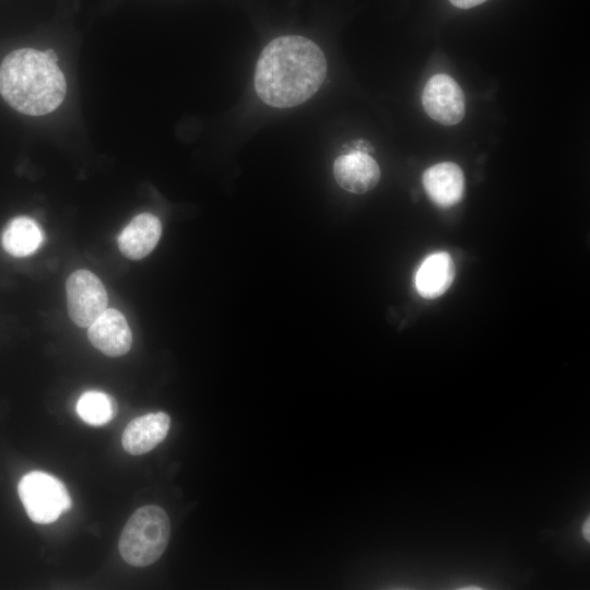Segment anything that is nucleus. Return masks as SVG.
Returning a JSON list of instances; mask_svg holds the SVG:
<instances>
[{"label":"nucleus","mask_w":590,"mask_h":590,"mask_svg":"<svg viewBox=\"0 0 590 590\" xmlns=\"http://www.w3.org/2000/svg\"><path fill=\"white\" fill-rule=\"evenodd\" d=\"M326 74L327 60L316 43L303 36H281L260 54L255 88L266 104L290 108L309 99Z\"/></svg>","instance_id":"1"},{"label":"nucleus","mask_w":590,"mask_h":590,"mask_svg":"<svg viewBox=\"0 0 590 590\" xmlns=\"http://www.w3.org/2000/svg\"><path fill=\"white\" fill-rule=\"evenodd\" d=\"M66 93L64 75L45 51L16 49L0 66V94L24 115L51 113L60 106Z\"/></svg>","instance_id":"2"},{"label":"nucleus","mask_w":590,"mask_h":590,"mask_svg":"<svg viewBox=\"0 0 590 590\" xmlns=\"http://www.w3.org/2000/svg\"><path fill=\"white\" fill-rule=\"evenodd\" d=\"M170 522L166 511L156 505L138 508L125 524L118 543L121 557L134 567L155 563L167 547Z\"/></svg>","instance_id":"3"},{"label":"nucleus","mask_w":590,"mask_h":590,"mask_svg":"<svg viewBox=\"0 0 590 590\" xmlns=\"http://www.w3.org/2000/svg\"><path fill=\"white\" fill-rule=\"evenodd\" d=\"M17 491L27 516L36 523H51L72 506L64 484L43 471H32L23 475Z\"/></svg>","instance_id":"4"},{"label":"nucleus","mask_w":590,"mask_h":590,"mask_svg":"<svg viewBox=\"0 0 590 590\" xmlns=\"http://www.w3.org/2000/svg\"><path fill=\"white\" fill-rule=\"evenodd\" d=\"M66 294L69 316L81 328H88L107 309L106 288L88 270L80 269L69 275Z\"/></svg>","instance_id":"5"},{"label":"nucleus","mask_w":590,"mask_h":590,"mask_svg":"<svg viewBox=\"0 0 590 590\" xmlns=\"http://www.w3.org/2000/svg\"><path fill=\"white\" fill-rule=\"evenodd\" d=\"M422 104L426 114L444 126L460 122L465 114L464 94L450 75H433L424 86Z\"/></svg>","instance_id":"6"},{"label":"nucleus","mask_w":590,"mask_h":590,"mask_svg":"<svg viewBox=\"0 0 590 590\" xmlns=\"http://www.w3.org/2000/svg\"><path fill=\"white\" fill-rule=\"evenodd\" d=\"M90 342L110 357L129 352L132 333L125 316L117 309L107 308L87 330Z\"/></svg>","instance_id":"7"},{"label":"nucleus","mask_w":590,"mask_h":590,"mask_svg":"<svg viewBox=\"0 0 590 590\" xmlns=\"http://www.w3.org/2000/svg\"><path fill=\"white\" fill-rule=\"evenodd\" d=\"M333 175L341 188L352 193L362 194L378 184L380 169L369 154L354 151L343 154L334 161Z\"/></svg>","instance_id":"8"},{"label":"nucleus","mask_w":590,"mask_h":590,"mask_svg":"<svg viewBox=\"0 0 590 590\" xmlns=\"http://www.w3.org/2000/svg\"><path fill=\"white\" fill-rule=\"evenodd\" d=\"M422 179L429 199L441 208L456 205L463 198L464 176L455 163L435 164L424 172Z\"/></svg>","instance_id":"9"},{"label":"nucleus","mask_w":590,"mask_h":590,"mask_svg":"<svg viewBox=\"0 0 590 590\" xmlns=\"http://www.w3.org/2000/svg\"><path fill=\"white\" fill-rule=\"evenodd\" d=\"M169 426L170 417L164 412L135 417L123 430L122 447L133 456L146 453L165 439Z\"/></svg>","instance_id":"10"},{"label":"nucleus","mask_w":590,"mask_h":590,"mask_svg":"<svg viewBox=\"0 0 590 590\" xmlns=\"http://www.w3.org/2000/svg\"><path fill=\"white\" fill-rule=\"evenodd\" d=\"M162 235L160 220L151 213L134 216L118 236L121 253L131 260L146 257L157 245Z\"/></svg>","instance_id":"11"},{"label":"nucleus","mask_w":590,"mask_h":590,"mask_svg":"<svg viewBox=\"0 0 590 590\" xmlns=\"http://www.w3.org/2000/svg\"><path fill=\"white\" fill-rule=\"evenodd\" d=\"M456 269L451 257L445 252H434L426 257L415 274L418 294L426 299L441 296L455 280Z\"/></svg>","instance_id":"12"},{"label":"nucleus","mask_w":590,"mask_h":590,"mask_svg":"<svg viewBox=\"0 0 590 590\" xmlns=\"http://www.w3.org/2000/svg\"><path fill=\"white\" fill-rule=\"evenodd\" d=\"M43 239V232L34 220L19 216L7 225L1 240L3 249L11 256L26 257L40 247Z\"/></svg>","instance_id":"13"},{"label":"nucleus","mask_w":590,"mask_h":590,"mask_svg":"<svg viewBox=\"0 0 590 590\" xmlns=\"http://www.w3.org/2000/svg\"><path fill=\"white\" fill-rule=\"evenodd\" d=\"M115 400L102 391H86L78 400L76 413L87 424L101 426L116 414Z\"/></svg>","instance_id":"14"},{"label":"nucleus","mask_w":590,"mask_h":590,"mask_svg":"<svg viewBox=\"0 0 590 590\" xmlns=\"http://www.w3.org/2000/svg\"><path fill=\"white\" fill-rule=\"evenodd\" d=\"M455 7L460 9H470L476 7L486 0H449Z\"/></svg>","instance_id":"15"},{"label":"nucleus","mask_w":590,"mask_h":590,"mask_svg":"<svg viewBox=\"0 0 590 590\" xmlns=\"http://www.w3.org/2000/svg\"><path fill=\"white\" fill-rule=\"evenodd\" d=\"M582 533L585 539L589 541V518H587V521L583 523Z\"/></svg>","instance_id":"16"},{"label":"nucleus","mask_w":590,"mask_h":590,"mask_svg":"<svg viewBox=\"0 0 590 590\" xmlns=\"http://www.w3.org/2000/svg\"><path fill=\"white\" fill-rule=\"evenodd\" d=\"M45 52L48 55L49 58H51L54 61H58V57L57 55L51 50V49H48V50H45Z\"/></svg>","instance_id":"17"}]
</instances>
